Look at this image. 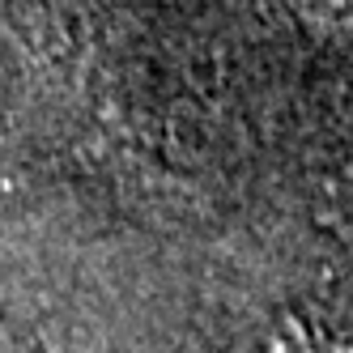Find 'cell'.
I'll use <instances>...</instances> for the list:
<instances>
[{
    "instance_id": "6da1fadb",
    "label": "cell",
    "mask_w": 353,
    "mask_h": 353,
    "mask_svg": "<svg viewBox=\"0 0 353 353\" xmlns=\"http://www.w3.org/2000/svg\"><path fill=\"white\" fill-rule=\"evenodd\" d=\"M268 353H353V323L327 311H290L268 332Z\"/></svg>"
},
{
    "instance_id": "7a4b0ae2",
    "label": "cell",
    "mask_w": 353,
    "mask_h": 353,
    "mask_svg": "<svg viewBox=\"0 0 353 353\" xmlns=\"http://www.w3.org/2000/svg\"><path fill=\"white\" fill-rule=\"evenodd\" d=\"M298 13L327 34H353V0H298Z\"/></svg>"
}]
</instances>
